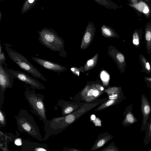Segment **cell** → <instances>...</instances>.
I'll use <instances>...</instances> for the list:
<instances>
[{
  "label": "cell",
  "instance_id": "obj_1",
  "mask_svg": "<svg viewBox=\"0 0 151 151\" xmlns=\"http://www.w3.org/2000/svg\"><path fill=\"white\" fill-rule=\"evenodd\" d=\"M17 129L40 141L43 140L39 128L34 119L26 110L21 109L15 116Z\"/></svg>",
  "mask_w": 151,
  "mask_h": 151
},
{
  "label": "cell",
  "instance_id": "obj_2",
  "mask_svg": "<svg viewBox=\"0 0 151 151\" xmlns=\"http://www.w3.org/2000/svg\"><path fill=\"white\" fill-rule=\"evenodd\" d=\"M38 39L40 43L53 51L59 52V55L66 56V53L64 49V41L63 39L52 30L45 29L38 32Z\"/></svg>",
  "mask_w": 151,
  "mask_h": 151
},
{
  "label": "cell",
  "instance_id": "obj_3",
  "mask_svg": "<svg viewBox=\"0 0 151 151\" xmlns=\"http://www.w3.org/2000/svg\"><path fill=\"white\" fill-rule=\"evenodd\" d=\"M5 49L9 58L20 68L36 78L47 81L43 74L24 56L8 46L5 47Z\"/></svg>",
  "mask_w": 151,
  "mask_h": 151
},
{
  "label": "cell",
  "instance_id": "obj_4",
  "mask_svg": "<svg viewBox=\"0 0 151 151\" xmlns=\"http://www.w3.org/2000/svg\"><path fill=\"white\" fill-rule=\"evenodd\" d=\"M24 95L32 110H29L38 116L44 123L47 120L46 110L44 102V96L40 93H37L33 90L27 89Z\"/></svg>",
  "mask_w": 151,
  "mask_h": 151
},
{
  "label": "cell",
  "instance_id": "obj_5",
  "mask_svg": "<svg viewBox=\"0 0 151 151\" xmlns=\"http://www.w3.org/2000/svg\"><path fill=\"white\" fill-rule=\"evenodd\" d=\"M11 73L0 64V106L3 103L4 97V95L6 89L11 88L13 86L14 79Z\"/></svg>",
  "mask_w": 151,
  "mask_h": 151
},
{
  "label": "cell",
  "instance_id": "obj_6",
  "mask_svg": "<svg viewBox=\"0 0 151 151\" xmlns=\"http://www.w3.org/2000/svg\"><path fill=\"white\" fill-rule=\"evenodd\" d=\"M7 69L11 73L14 78L17 79L29 85L32 88L38 90L45 89V86L41 83L25 73L8 68Z\"/></svg>",
  "mask_w": 151,
  "mask_h": 151
},
{
  "label": "cell",
  "instance_id": "obj_7",
  "mask_svg": "<svg viewBox=\"0 0 151 151\" xmlns=\"http://www.w3.org/2000/svg\"><path fill=\"white\" fill-rule=\"evenodd\" d=\"M141 111L142 115L140 131H145L147 126L151 113V104L147 97L144 94L141 96Z\"/></svg>",
  "mask_w": 151,
  "mask_h": 151
},
{
  "label": "cell",
  "instance_id": "obj_8",
  "mask_svg": "<svg viewBox=\"0 0 151 151\" xmlns=\"http://www.w3.org/2000/svg\"><path fill=\"white\" fill-rule=\"evenodd\" d=\"M32 60L42 67L55 72L61 73L66 70V67L49 60L36 57H31Z\"/></svg>",
  "mask_w": 151,
  "mask_h": 151
},
{
  "label": "cell",
  "instance_id": "obj_9",
  "mask_svg": "<svg viewBox=\"0 0 151 151\" xmlns=\"http://www.w3.org/2000/svg\"><path fill=\"white\" fill-rule=\"evenodd\" d=\"M96 31V28L93 23L89 22L83 34L81 43V49H87L91 44Z\"/></svg>",
  "mask_w": 151,
  "mask_h": 151
},
{
  "label": "cell",
  "instance_id": "obj_10",
  "mask_svg": "<svg viewBox=\"0 0 151 151\" xmlns=\"http://www.w3.org/2000/svg\"><path fill=\"white\" fill-rule=\"evenodd\" d=\"M108 53L115 62L120 71L122 73H124L126 67L125 58L124 54L115 47L111 50L109 48Z\"/></svg>",
  "mask_w": 151,
  "mask_h": 151
},
{
  "label": "cell",
  "instance_id": "obj_11",
  "mask_svg": "<svg viewBox=\"0 0 151 151\" xmlns=\"http://www.w3.org/2000/svg\"><path fill=\"white\" fill-rule=\"evenodd\" d=\"M22 151H47V146L45 144H40L23 140Z\"/></svg>",
  "mask_w": 151,
  "mask_h": 151
},
{
  "label": "cell",
  "instance_id": "obj_12",
  "mask_svg": "<svg viewBox=\"0 0 151 151\" xmlns=\"http://www.w3.org/2000/svg\"><path fill=\"white\" fill-rule=\"evenodd\" d=\"M133 104L131 103L125 109L124 112L125 118L123 123L124 126L132 125L138 121V119L135 117L132 112Z\"/></svg>",
  "mask_w": 151,
  "mask_h": 151
},
{
  "label": "cell",
  "instance_id": "obj_13",
  "mask_svg": "<svg viewBox=\"0 0 151 151\" xmlns=\"http://www.w3.org/2000/svg\"><path fill=\"white\" fill-rule=\"evenodd\" d=\"M145 41L147 53L150 55L151 53V23L150 21L145 25Z\"/></svg>",
  "mask_w": 151,
  "mask_h": 151
},
{
  "label": "cell",
  "instance_id": "obj_14",
  "mask_svg": "<svg viewBox=\"0 0 151 151\" xmlns=\"http://www.w3.org/2000/svg\"><path fill=\"white\" fill-rule=\"evenodd\" d=\"M142 27H140L134 30L132 36V41L133 44L136 48H138L140 45L142 40L143 30Z\"/></svg>",
  "mask_w": 151,
  "mask_h": 151
},
{
  "label": "cell",
  "instance_id": "obj_15",
  "mask_svg": "<svg viewBox=\"0 0 151 151\" xmlns=\"http://www.w3.org/2000/svg\"><path fill=\"white\" fill-rule=\"evenodd\" d=\"M139 59L142 68L141 72L149 75L151 73V65L146 58L142 54L139 55Z\"/></svg>",
  "mask_w": 151,
  "mask_h": 151
},
{
  "label": "cell",
  "instance_id": "obj_16",
  "mask_svg": "<svg viewBox=\"0 0 151 151\" xmlns=\"http://www.w3.org/2000/svg\"><path fill=\"white\" fill-rule=\"evenodd\" d=\"M101 29L102 35L105 37H119L118 34L114 29L110 27L103 24L101 27Z\"/></svg>",
  "mask_w": 151,
  "mask_h": 151
},
{
  "label": "cell",
  "instance_id": "obj_17",
  "mask_svg": "<svg viewBox=\"0 0 151 151\" xmlns=\"http://www.w3.org/2000/svg\"><path fill=\"white\" fill-rule=\"evenodd\" d=\"M98 4L110 9L116 10L119 6L111 0H93Z\"/></svg>",
  "mask_w": 151,
  "mask_h": 151
},
{
  "label": "cell",
  "instance_id": "obj_18",
  "mask_svg": "<svg viewBox=\"0 0 151 151\" xmlns=\"http://www.w3.org/2000/svg\"><path fill=\"white\" fill-rule=\"evenodd\" d=\"M145 131V134L143 142L144 144L146 145L151 141V116L150 117Z\"/></svg>",
  "mask_w": 151,
  "mask_h": 151
},
{
  "label": "cell",
  "instance_id": "obj_19",
  "mask_svg": "<svg viewBox=\"0 0 151 151\" xmlns=\"http://www.w3.org/2000/svg\"><path fill=\"white\" fill-rule=\"evenodd\" d=\"M98 57V53H97L92 59L88 60L85 65L84 70L88 71L94 68L97 63Z\"/></svg>",
  "mask_w": 151,
  "mask_h": 151
},
{
  "label": "cell",
  "instance_id": "obj_20",
  "mask_svg": "<svg viewBox=\"0 0 151 151\" xmlns=\"http://www.w3.org/2000/svg\"><path fill=\"white\" fill-rule=\"evenodd\" d=\"M5 116L3 111L0 110V127H4L6 125Z\"/></svg>",
  "mask_w": 151,
  "mask_h": 151
},
{
  "label": "cell",
  "instance_id": "obj_21",
  "mask_svg": "<svg viewBox=\"0 0 151 151\" xmlns=\"http://www.w3.org/2000/svg\"><path fill=\"white\" fill-rule=\"evenodd\" d=\"M101 77L102 81L107 82L109 79V74L105 71H103L101 74Z\"/></svg>",
  "mask_w": 151,
  "mask_h": 151
},
{
  "label": "cell",
  "instance_id": "obj_22",
  "mask_svg": "<svg viewBox=\"0 0 151 151\" xmlns=\"http://www.w3.org/2000/svg\"><path fill=\"white\" fill-rule=\"evenodd\" d=\"M65 121L68 124L72 123L75 120L74 116L72 114H70L65 116Z\"/></svg>",
  "mask_w": 151,
  "mask_h": 151
},
{
  "label": "cell",
  "instance_id": "obj_23",
  "mask_svg": "<svg viewBox=\"0 0 151 151\" xmlns=\"http://www.w3.org/2000/svg\"><path fill=\"white\" fill-rule=\"evenodd\" d=\"M144 80L146 85V87L149 88H151V77L145 76Z\"/></svg>",
  "mask_w": 151,
  "mask_h": 151
},
{
  "label": "cell",
  "instance_id": "obj_24",
  "mask_svg": "<svg viewBox=\"0 0 151 151\" xmlns=\"http://www.w3.org/2000/svg\"><path fill=\"white\" fill-rule=\"evenodd\" d=\"M5 57L4 53L2 52L0 53V64L1 65L5 64Z\"/></svg>",
  "mask_w": 151,
  "mask_h": 151
},
{
  "label": "cell",
  "instance_id": "obj_25",
  "mask_svg": "<svg viewBox=\"0 0 151 151\" xmlns=\"http://www.w3.org/2000/svg\"><path fill=\"white\" fill-rule=\"evenodd\" d=\"M73 111V108L69 106L64 108L63 110V114H68L70 113Z\"/></svg>",
  "mask_w": 151,
  "mask_h": 151
},
{
  "label": "cell",
  "instance_id": "obj_26",
  "mask_svg": "<svg viewBox=\"0 0 151 151\" xmlns=\"http://www.w3.org/2000/svg\"><path fill=\"white\" fill-rule=\"evenodd\" d=\"M14 143L17 146H20L22 145V140L19 138H16L14 140Z\"/></svg>",
  "mask_w": 151,
  "mask_h": 151
},
{
  "label": "cell",
  "instance_id": "obj_27",
  "mask_svg": "<svg viewBox=\"0 0 151 151\" xmlns=\"http://www.w3.org/2000/svg\"><path fill=\"white\" fill-rule=\"evenodd\" d=\"M132 5H135L138 3V0H128Z\"/></svg>",
  "mask_w": 151,
  "mask_h": 151
},
{
  "label": "cell",
  "instance_id": "obj_28",
  "mask_svg": "<svg viewBox=\"0 0 151 151\" xmlns=\"http://www.w3.org/2000/svg\"><path fill=\"white\" fill-rule=\"evenodd\" d=\"M105 142V141L104 139H101L97 143V146L99 147H101L103 146Z\"/></svg>",
  "mask_w": 151,
  "mask_h": 151
},
{
  "label": "cell",
  "instance_id": "obj_29",
  "mask_svg": "<svg viewBox=\"0 0 151 151\" xmlns=\"http://www.w3.org/2000/svg\"><path fill=\"white\" fill-rule=\"evenodd\" d=\"M118 94H116L115 95L111 96H109V99H116L118 97Z\"/></svg>",
  "mask_w": 151,
  "mask_h": 151
},
{
  "label": "cell",
  "instance_id": "obj_30",
  "mask_svg": "<svg viewBox=\"0 0 151 151\" xmlns=\"http://www.w3.org/2000/svg\"><path fill=\"white\" fill-rule=\"evenodd\" d=\"M114 102V100H112L109 101L106 104V105L107 106H110L113 104Z\"/></svg>",
  "mask_w": 151,
  "mask_h": 151
},
{
  "label": "cell",
  "instance_id": "obj_31",
  "mask_svg": "<svg viewBox=\"0 0 151 151\" xmlns=\"http://www.w3.org/2000/svg\"><path fill=\"white\" fill-rule=\"evenodd\" d=\"M93 91L94 90L93 89H91L89 90L87 93L88 96H91L93 95Z\"/></svg>",
  "mask_w": 151,
  "mask_h": 151
},
{
  "label": "cell",
  "instance_id": "obj_32",
  "mask_svg": "<svg viewBox=\"0 0 151 151\" xmlns=\"http://www.w3.org/2000/svg\"><path fill=\"white\" fill-rule=\"evenodd\" d=\"M99 94V92L98 91L96 90H94L93 92V95L94 96H97Z\"/></svg>",
  "mask_w": 151,
  "mask_h": 151
},
{
  "label": "cell",
  "instance_id": "obj_33",
  "mask_svg": "<svg viewBox=\"0 0 151 151\" xmlns=\"http://www.w3.org/2000/svg\"><path fill=\"white\" fill-rule=\"evenodd\" d=\"M139 1H140L142 0H138ZM145 2H146L148 4L150 5L151 3V0H144Z\"/></svg>",
  "mask_w": 151,
  "mask_h": 151
},
{
  "label": "cell",
  "instance_id": "obj_34",
  "mask_svg": "<svg viewBox=\"0 0 151 151\" xmlns=\"http://www.w3.org/2000/svg\"><path fill=\"white\" fill-rule=\"evenodd\" d=\"M91 119L92 120H94L95 119V118H96L95 116L94 115H91Z\"/></svg>",
  "mask_w": 151,
  "mask_h": 151
},
{
  "label": "cell",
  "instance_id": "obj_35",
  "mask_svg": "<svg viewBox=\"0 0 151 151\" xmlns=\"http://www.w3.org/2000/svg\"><path fill=\"white\" fill-rule=\"evenodd\" d=\"M2 52V48L1 45V44L0 43V53L1 52Z\"/></svg>",
  "mask_w": 151,
  "mask_h": 151
},
{
  "label": "cell",
  "instance_id": "obj_36",
  "mask_svg": "<svg viewBox=\"0 0 151 151\" xmlns=\"http://www.w3.org/2000/svg\"><path fill=\"white\" fill-rule=\"evenodd\" d=\"M34 0H28L29 2V3H33Z\"/></svg>",
  "mask_w": 151,
  "mask_h": 151
},
{
  "label": "cell",
  "instance_id": "obj_37",
  "mask_svg": "<svg viewBox=\"0 0 151 151\" xmlns=\"http://www.w3.org/2000/svg\"><path fill=\"white\" fill-rule=\"evenodd\" d=\"M71 70L73 71H74L75 69L74 68H72L71 69Z\"/></svg>",
  "mask_w": 151,
  "mask_h": 151
},
{
  "label": "cell",
  "instance_id": "obj_38",
  "mask_svg": "<svg viewBox=\"0 0 151 151\" xmlns=\"http://www.w3.org/2000/svg\"><path fill=\"white\" fill-rule=\"evenodd\" d=\"M101 89V91H102L103 90H104V88L103 87H101L100 88Z\"/></svg>",
  "mask_w": 151,
  "mask_h": 151
},
{
  "label": "cell",
  "instance_id": "obj_39",
  "mask_svg": "<svg viewBox=\"0 0 151 151\" xmlns=\"http://www.w3.org/2000/svg\"><path fill=\"white\" fill-rule=\"evenodd\" d=\"M76 73L77 74H79V71L76 72Z\"/></svg>",
  "mask_w": 151,
  "mask_h": 151
},
{
  "label": "cell",
  "instance_id": "obj_40",
  "mask_svg": "<svg viewBox=\"0 0 151 151\" xmlns=\"http://www.w3.org/2000/svg\"><path fill=\"white\" fill-rule=\"evenodd\" d=\"M148 151H151V148L149 150H148Z\"/></svg>",
  "mask_w": 151,
  "mask_h": 151
}]
</instances>
